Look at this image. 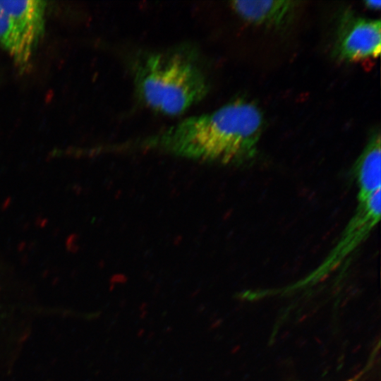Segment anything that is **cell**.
Here are the masks:
<instances>
[{
	"mask_svg": "<svg viewBox=\"0 0 381 381\" xmlns=\"http://www.w3.org/2000/svg\"><path fill=\"white\" fill-rule=\"evenodd\" d=\"M381 190L363 202H358L353 214L344 227L337 244L320 265L300 283H315L337 269L368 238L379 222Z\"/></svg>",
	"mask_w": 381,
	"mask_h": 381,
	"instance_id": "3",
	"label": "cell"
},
{
	"mask_svg": "<svg viewBox=\"0 0 381 381\" xmlns=\"http://www.w3.org/2000/svg\"><path fill=\"white\" fill-rule=\"evenodd\" d=\"M381 23L379 19L345 12L339 20L333 54L341 61H358L380 55Z\"/></svg>",
	"mask_w": 381,
	"mask_h": 381,
	"instance_id": "4",
	"label": "cell"
},
{
	"mask_svg": "<svg viewBox=\"0 0 381 381\" xmlns=\"http://www.w3.org/2000/svg\"><path fill=\"white\" fill-rule=\"evenodd\" d=\"M379 131L370 135L353 167L358 187V202H363L381 190V145Z\"/></svg>",
	"mask_w": 381,
	"mask_h": 381,
	"instance_id": "7",
	"label": "cell"
},
{
	"mask_svg": "<svg viewBox=\"0 0 381 381\" xmlns=\"http://www.w3.org/2000/svg\"><path fill=\"white\" fill-rule=\"evenodd\" d=\"M366 372V368H363L361 371L356 374L355 375L352 376L351 377L346 379L344 381H358L362 376Z\"/></svg>",
	"mask_w": 381,
	"mask_h": 381,
	"instance_id": "10",
	"label": "cell"
},
{
	"mask_svg": "<svg viewBox=\"0 0 381 381\" xmlns=\"http://www.w3.org/2000/svg\"><path fill=\"white\" fill-rule=\"evenodd\" d=\"M298 4L291 0L233 1L231 6L238 16L251 23L280 28L291 22Z\"/></svg>",
	"mask_w": 381,
	"mask_h": 381,
	"instance_id": "6",
	"label": "cell"
},
{
	"mask_svg": "<svg viewBox=\"0 0 381 381\" xmlns=\"http://www.w3.org/2000/svg\"><path fill=\"white\" fill-rule=\"evenodd\" d=\"M366 6L373 9H379L380 8L381 1L375 0H368L365 2Z\"/></svg>",
	"mask_w": 381,
	"mask_h": 381,
	"instance_id": "9",
	"label": "cell"
},
{
	"mask_svg": "<svg viewBox=\"0 0 381 381\" xmlns=\"http://www.w3.org/2000/svg\"><path fill=\"white\" fill-rule=\"evenodd\" d=\"M0 7L8 16L25 47L32 55L44 32L46 1L0 0Z\"/></svg>",
	"mask_w": 381,
	"mask_h": 381,
	"instance_id": "5",
	"label": "cell"
},
{
	"mask_svg": "<svg viewBox=\"0 0 381 381\" xmlns=\"http://www.w3.org/2000/svg\"><path fill=\"white\" fill-rule=\"evenodd\" d=\"M132 70L140 100L162 114L180 115L209 91L200 64L182 49L145 53L135 60Z\"/></svg>",
	"mask_w": 381,
	"mask_h": 381,
	"instance_id": "2",
	"label": "cell"
},
{
	"mask_svg": "<svg viewBox=\"0 0 381 381\" xmlns=\"http://www.w3.org/2000/svg\"><path fill=\"white\" fill-rule=\"evenodd\" d=\"M263 120L255 104L238 99L212 112L186 118L143 143L190 158L241 162L256 155Z\"/></svg>",
	"mask_w": 381,
	"mask_h": 381,
	"instance_id": "1",
	"label": "cell"
},
{
	"mask_svg": "<svg viewBox=\"0 0 381 381\" xmlns=\"http://www.w3.org/2000/svg\"><path fill=\"white\" fill-rule=\"evenodd\" d=\"M0 46L9 53L20 69L26 68L32 55L25 47L10 18L1 7Z\"/></svg>",
	"mask_w": 381,
	"mask_h": 381,
	"instance_id": "8",
	"label": "cell"
}]
</instances>
